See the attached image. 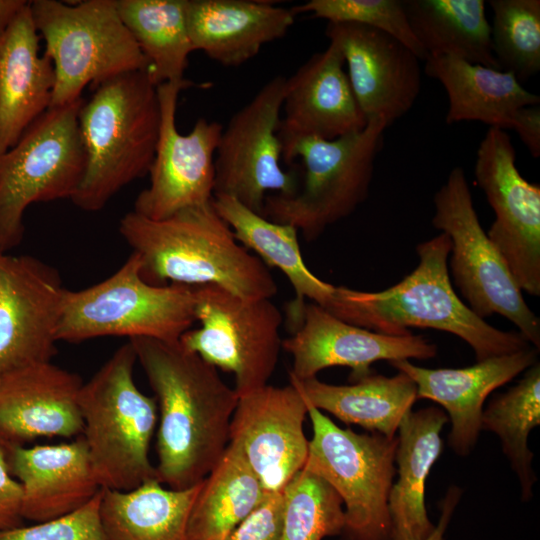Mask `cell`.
<instances>
[{"label": "cell", "mask_w": 540, "mask_h": 540, "mask_svg": "<svg viewBox=\"0 0 540 540\" xmlns=\"http://www.w3.org/2000/svg\"><path fill=\"white\" fill-rule=\"evenodd\" d=\"M129 341L158 407L156 478L170 489L193 487L223 456L239 396L216 367L179 341Z\"/></svg>", "instance_id": "cell-1"}, {"label": "cell", "mask_w": 540, "mask_h": 540, "mask_svg": "<svg viewBox=\"0 0 540 540\" xmlns=\"http://www.w3.org/2000/svg\"><path fill=\"white\" fill-rule=\"evenodd\" d=\"M119 232L150 284L216 285L246 300L277 293L269 268L236 240L212 201L161 220L131 211L120 220Z\"/></svg>", "instance_id": "cell-2"}, {"label": "cell", "mask_w": 540, "mask_h": 540, "mask_svg": "<svg viewBox=\"0 0 540 540\" xmlns=\"http://www.w3.org/2000/svg\"><path fill=\"white\" fill-rule=\"evenodd\" d=\"M449 237L439 235L419 243L416 268L393 286L365 292L336 286L335 317L378 333L410 334V328H430L465 341L477 361L532 346L519 332L503 331L478 317L456 294L448 271Z\"/></svg>", "instance_id": "cell-3"}, {"label": "cell", "mask_w": 540, "mask_h": 540, "mask_svg": "<svg viewBox=\"0 0 540 540\" xmlns=\"http://www.w3.org/2000/svg\"><path fill=\"white\" fill-rule=\"evenodd\" d=\"M160 120L157 87L146 71L122 73L95 86L78 113L85 168L72 202L99 211L123 187L148 174Z\"/></svg>", "instance_id": "cell-4"}, {"label": "cell", "mask_w": 540, "mask_h": 540, "mask_svg": "<svg viewBox=\"0 0 540 540\" xmlns=\"http://www.w3.org/2000/svg\"><path fill=\"white\" fill-rule=\"evenodd\" d=\"M136 362V352L128 340L79 391L83 421L80 436L101 488L129 491L156 478L149 447L158 407L155 398L142 393L135 384Z\"/></svg>", "instance_id": "cell-5"}, {"label": "cell", "mask_w": 540, "mask_h": 540, "mask_svg": "<svg viewBox=\"0 0 540 540\" xmlns=\"http://www.w3.org/2000/svg\"><path fill=\"white\" fill-rule=\"evenodd\" d=\"M386 123L371 118L358 132L332 140L316 137L297 141L283 155L291 164L300 157L302 184L291 195L269 194L262 216L301 231L307 241L351 215L368 197L376 157Z\"/></svg>", "instance_id": "cell-6"}, {"label": "cell", "mask_w": 540, "mask_h": 540, "mask_svg": "<svg viewBox=\"0 0 540 540\" xmlns=\"http://www.w3.org/2000/svg\"><path fill=\"white\" fill-rule=\"evenodd\" d=\"M140 270V258L132 252L105 280L78 291L66 289L57 341L126 336L178 342L196 321V287L150 284Z\"/></svg>", "instance_id": "cell-7"}, {"label": "cell", "mask_w": 540, "mask_h": 540, "mask_svg": "<svg viewBox=\"0 0 540 540\" xmlns=\"http://www.w3.org/2000/svg\"><path fill=\"white\" fill-rule=\"evenodd\" d=\"M30 11L55 73L49 108L81 98L87 85L94 88L116 75L147 70V60L121 20L115 0L73 5L34 0Z\"/></svg>", "instance_id": "cell-8"}, {"label": "cell", "mask_w": 540, "mask_h": 540, "mask_svg": "<svg viewBox=\"0 0 540 540\" xmlns=\"http://www.w3.org/2000/svg\"><path fill=\"white\" fill-rule=\"evenodd\" d=\"M307 405L313 436L303 469L326 481L345 505L343 540H392L388 499L397 437L343 429Z\"/></svg>", "instance_id": "cell-9"}, {"label": "cell", "mask_w": 540, "mask_h": 540, "mask_svg": "<svg viewBox=\"0 0 540 540\" xmlns=\"http://www.w3.org/2000/svg\"><path fill=\"white\" fill-rule=\"evenodd\" d=\"M84 100L49 108L0 155V253L21 243L31 204L71 199L78 188L85 168L78 127Z\"/></svg>", "instance_id": "cell-10"}, {"label": "cell", "mask_w": 540, "mask_h": 540, "mask_svg": "<svg viewBox=\"0 0 540 540\" xmlns=\"http://www.w3.org/2000/svg\"><path fill=\"white\" fill-rule=\"evenodd\" d=\"M432 225L451 241L450 269L467 306L481 319L499 314L537 350L540 319L527 305L505 260L477 216L467 178L453 168L433 198Z\"/></svg>", "instance_id": "cell-11"}, {"label": "cell", "mask_w": 540, "mask_h": 540, "mask_svg": "<svg viewBox=\"0 0 540 540\" xmlns=\"http://www.w3.org/2000/svg\"><path fill=\"white\" fill-rule=\"evenodd\" d=\"M197 329L179 339L188 351L234 375L238 396L268 384L282 348V314L271 299L246 300L216 285L196 287Z\"/></svg>", "instance_id": "cell-12"}, {"label": "cell", "mask_w": 540, "mask_h": 540, "mask_svg": "<svg viewBox=\"0 0 540 540\" xmlns=\"http://www.w3.org/2000/svg\"><path fill=\"white\" fill-rule=\"evenodd\" d=\"M285 82L284 76L273 77L231 117L214 158V196L234 198L261 215L270 192L291 195L300 185L297 170L280 164Z\"/></svg>", "instance_id": "cell-13"}, {"label": "cell", "mask_w": 540, "mask_h": 540, "mask_svg": "<svg viewBox=\"0 0 540 540\" xmlns=\"http://www.w3.org/2000/svg\"><path fill=\"white\" fill-rule=\"evenodd\" d=\"M474 174L495 214L488 238L522 292L540 296V186L520 174L505 130H487L477 150Z\"/></svg>", "instance_id": "cell-14"}, {"label": "cell", "mask_w": 540, "mask_h": 540, "mask_svg": "<svg viewBox=\"0 0 540 540\" xmlns=\"http://www.w3.org/2000/svg\"><path fill=\"white\" fill-rule=\"evenodd\" d=\"M191 85L184 79L157 86L161 120L150 184L137 196L133 210L152 220L207 204L214 196V158L223 126L199 118L188 134L176 127L179 93Z\"/></svg>", "instance_id": "cell-15"}, {"label": "cell", "mask_w": 540, "mask_h": 540, "mask_svg": "<svg viewBox=\"0 0 540 540\" xmlns=\"http://www.w3.org/2000/svg\"><path fill=\"white\" fill-rule=\"evenodd\" d=\"M293 333L282 348L293 359L289 376L298 380L316 377L329 367L351 369L353 382L371 374L380 360L431 359L437 346L422 335H388L347 323L321 306L305 301L289 309Z\"/></svg>", "instance_id": "cell-16"}, {"label": "cell", "mask_w": 540, "mask_h": 540, "mask_svg": "<svg viewBox=\"0 0 540 540\" xmlns=\"http://www.w3.org/2000/svg\"><path fill=\"white\" fill-rule=\"evenodd\" d=\"M65 292L52 266L33 256L0 253V376L51 362Z\"/></svg>", "instance_id": "cell-17"}, {"label": "cell", "mask_w": 540, "mask_h": 540, "mask_svg": "<svg viewBox=\"0 0 540 540\" xmlns=\"http://www.w3.org/2000/svg\"><path fill=\"white\" fill-rule=\"evenodd\" d=\"M308 405L292 383L265 385L239 396L229 443L242 454L265 494L282 493L303 469L309 450L303 425Z\"/></svg>", "instance_id": "cell-18"}, {"label": "cell", "mask_w": 540, "mask_h": 540, "mask_svg": "<svg viewBox=\"0 0 540 540\" xmlns=\"http://www.w3.org/2000/svg\"><path fill=\"white\" fill-rule=\"evenodd\" d=\"M325 34L338 45L356 101L366 117L387 127L414 105L421 89L420 59L401 41L376 28L328 22Z\"/></svg>", "instance_id": "cell-19"}, {"label": "cell", "mask_w": 540, "mask_h": 540, "mask_svg": "<svg viewBox=\"0 0 540 540\" xmlns=\"http://www.w3.org/2000/svg\"><path fill=\"white\" fill-rule=\"evenodd\" d=\"M344 65L340 48L329 42L286 78L278 130L282 155L301 139L332 140L366 126Z\"/></svg>", "instance_id": "cell-20"}, {"label": "cell", "mask_w": 540, "mask_h": 540, "mask_svg": "<svg viewBox=\"0 0 540 540\" xmlns=\"http://www.w3.org/2000/svg\"><path fill=\"white\" fill-rule=\"evenodd\" d=\"M83 382L74 372L38 363L0 376L2 446L24 445L41 437H79L78 403Z\"/></svg>", "instance_id": "cell-21"}, {"label": "cell", "mask_w": 540, "mask_h": 540, "mask_svg": "<svg viewBox=\"0 0 540 540\" xmlns=\"http://www.w3.org/2000/svg\"><path fill=\"white\" fill-rule=\"evenodd\" d=\"M538 351L530 346L464 368L429 369L409 360L389 363L413 380L418 399H429L444 408L451 421L449 445L457 455L467 456L482 430L485 400L495 389L536 363Z\"/></svg>", "instance_id": "cell-22"}, {"label": "cell", "mask_w": 540, "mask_h": 540, "mask_svg": "<svg viewBox=\"0 0 540 540\" xmlns=\"http://www.w3.org/2000/svg\"><path fill=\"white\" fill-rule=\"evenodd\" d=\"M3 447L22 488L24 520L38 523L72 513L101 490L81 436L55 445Z\"/></svg>", "instance_id": "cell-23"}, {"label": "cell", "mask_w": 540, "mask_h": 540, "mask_svg": "<svg viewBox=\"0 0 540 540\" xmlns=\"http://www.w3.org/2000/svg\"><path fill=\"white\" fill-rule=\"evenodd\" d=\"M295 15L270 1L187 0L186 22L193 51L226 66H240L261 48L284 37Z\"/></svg>", "instance_id": "cell-24"}, {"label": "cell", "mask_w": 540, "mask_h": 540, "mask_svg": "<svg viewBox=\"0 0 540 540\" xmlns=\"http://www.w3.org/2000/svg\"><path fill=\"white\" fill-rule=\"evenodd\" d=\"M39 40L29 1L0 40V155L50 107L55 73Z\"/></svg>", "instance_id": "cell-25"}, {"label": "cell", "mask_w": 540, "mask_h": 540, "mask_svg": "<svg viewBox=\"0 0 540 540\" xmlns=\"http://www.w3.org/2000/svg\"><path fill=\"white\" fill-rule=\"evenodd\" d=\"M448 421L438 407L411 411L398 428L395 453L398 478L390 490L392 540H426L434 530L425 506V483L443 450L440 436Z\"/></svg>", "instance_id": "cell-26"}, {"label": "cell", "mask_w": 540, "mask_h": 540, "mask_svg": "<svg viewBox=\"0 0 540 540\" xmlns=\"http://www.w3.org/2000/svg\"><path fill=\"white\" fill-rule=\"evenodd\" d=\"M425 73L446 91L448 125L479 121L489 128L511 129L521 108L540 103V97L526 90L512 73L457 57L429 56Z\"/></svg>", "instance_id": "cell-27"}, {"label": "cell", "mask_w": 540, "mask_h": 540, "mask_svg": "<svg viewBox=\"0 0 540 540\" xmlns=\"http://www.w3.org/2000/svg\"><path fill=\"white\" fill-rule=\"evenodd\" d=\"M289 377L309 405L386 437L396 436L418 399L415 383L400 371L392 377L371 373L350 385L328 384L317 377Z\"/></svg>", "instance_id": "cell-28"}, {"label": "cell", "mask_w": 540, "mask_h": 540, "mask_svg": "<svg viewBox=\"0 0 540 540\" xmlns=\"http://www.w3.org/2000/svg\"><path fill=\"white\" fill-rule=\"evenodd\" d=\"M202 481L182 490L165 488L156 478L129 491L102 488L99 515L106 540H188V518Z\"/></svg>", "instance_id": "cell-29"}, {"label": "cell", "mask_w": 540, "mask_h": 540, "mask_svg": "<svg viewBox=\"0 0 540 540\" xmlns=\"http://www.w3.org/2000/svg\"><path fill=\"white\" fill-rule=\"evenodd\" d=\"M212 204L240 244L254 251L268 268L284 274L296 295L293 304L309 301L331 311L336 286L324 282L307 267L295 227L271 221L229 196H213Z\"/></svg>", "instance_id": "cell-30"}, {"label": "cell", "mask_w": 540, "mask_h": 540, "mask_svg": "<svg viewBox=\"0 0 540 540\" xmlns=\"http://www.w3.org/2000/svg\"><path fill=\"white\" fill-rule=\"evenodd\" d=\"M411 31L429 56H453L501 70L483 0H402Z\"/></svg>", "instance_id": "cell-31"}, {"label": "cell", "mask_w": 540, "mask_h": 540, "mask_svg": "<svg viewBox=\"0 0 540 540\" xmlns=\"http://www.w3.org/2000/svg\"><path fill=\"white\" fill-rule=\"evenodd\" d=\"M265 496L241 452L229 443L201 483L188 518V540H226Z\"/></svg>", "instance_id": "cell-32"}, {"label": "cell", "mask_w": 540, "mask_h": 540, "mask_svg": "<svg viewBox=\"0 0 540 540\" xmlns=\"http://www.w3.org/2000/svg\"><path fill=\"white\" fill-rule=\"evenodd\" d=\"M126 28L147 60L157 87L184 80L193 52L186 22L187 0H115Z\"/></svg>", "instance_id": "cell-33"}, {"label": "cell", "mask_w": 540, "mask_h": 540, "mask_svg": "<svg viewBox=\"0 0 540 540\" xmlns=\"http://www.w3.org/2000/svg\"><path fill=\"white\" fill-rule=\"evenodd\" d=\"M540 424V364L530 366L521 380L505 393L493 397L481 417L482 429L496 434L502 450L516 473L521 497H532L536 475L533 452L528 447L530 432Z\"/></svg>", "instance_id": "cell-34"}, {"label": "cell", "mask_w": 540, "mask_h": 540, "mask_svg": "<svg viewBox=\"0 0 540 540\" xmlns=\"http://www.w3.org/2000/svg\"><path fill=\"white\" fill-rule=\"evenodd\" d=\"M491 43L500 69L522 84L540 71V1L489 0Z\"/></svg>", "instance_id": "cell-35"}, {"label": "cell", "mask_w": 540, "mask_h": 540, "mask_svg": "<svg viewBox=\"0 0 540 540\" xmlns=\"http://www.w3.org/2000/svg\"><path fill=\"white\" fill-rule=\"evenodd\" d=\"M281 540H322L341 535L342 500L321 477L301 469L285 486Z\"/></svg>", "instance_id": "cell-36"}, {"label": "cell", "mask_w": 540, "mask_h": 540, "mask_svg": "<svg viewBox=\"0 0 540 540\" xmlns=\"http://www.w3.org/2000/svg\"><path fill=\"white\" fill-rule=\"evenodd\" d=\"M291 11L295 16L309 13L332 23H355L379 29L405 44L420 60L428 58L411 31L402 0H310L292 7Z\"/></svg>", "instance_id": "cell-37"}, {"label": "cell", "mask_w": 540, "mask_h": 540, "mask_svg": "<svg viewBox=\"0 0 540 540\" xmlns=\"http://www.w3.org/2000/svg\"><path fill=\"white\" fill-rule=\"evenodd\" d=\"M100 499L101 490L72 513L2 531L0 540H106L99 515Z\"/></svg>", "instance_id": "cell-38"}, {"label": "cell", "mask_w": 540, "mask_h": 540, "mask_svg": "<svg viewBox=\"0 0 540 540\" xmlns=\"http://www.w3.org/2000/svg\"><path fill=\"white\" fill-rule=\"evenodd\" d=\"M283 520L282 493L266 494L226 540H281Z\"/></svg>", "instance_id": "cell-39"}, {"label": "cell", "mask_w": 540, "mask_h": 540, "mask_svg": "<svg viewBox=\"0 0 540 540\" xmlns=\"http://www.w3.org/2000/svg\"><path fill=\"white\" fill-rule=\"evenodd\" d=\"M23 525L22 488L11 475L6 450L0 445V532Z\"/></svg>", "instance_id": "cell-40"}, {"label": "cell", "mask_w": 540, "mask_h": 540, "mask_svg": "<svg viewBox=\"0 0 540 540\" xmlns=\"http://www.w3.org/2000/svg\"><path fill=\"white\" fill-rule=\"evenodd\" d=\"M528 149L532 157L540 156V107L530 105L521 108L514 119L512 128Z\"/></svg>", "instance_id": "cell-41"}, {"label": "cell", "mask_w": 540, "mask_h": 540, "mask_svg": "<svg viewBox=\"0 0 540 540\" xmlns=\"http://www.w3.org/2000/svg\"><path fill=\"white\" fill-rule=\"evenodd\" d=\"M462 490L457 486H451L440 504V516L434 530L426 540H444L445 531L449 525L454 510L461 498Z\"/></svg>", "instance_id": "cell-42"}, {"label": "cell", "mask_w": 540, "mask_h": 540, "mask_svg": "<svg viewBox=\"0 0 540 540\" xmlns=\"http://www.w3.org/2000/svg\"><path fill=\"white\" fill-rule=\"evenodd\" d=\"M28 2L26 0H0V40Z\"/></svg>", "instance_id": "cell-43"}, {"label": "cell", "mask_w": 540, "mask_h": 540, "mask_svg": "<svg viewBox=\"0 0 540 540\" xmlns=\"http://www.w3.org/2000/svg\"><path fill=\"white\" fill-rule=\"evenodd\" d=\"M0 445H2L1 439H0Z\"/></svg>", "instance_id": "cell-44"}]
</instances>
